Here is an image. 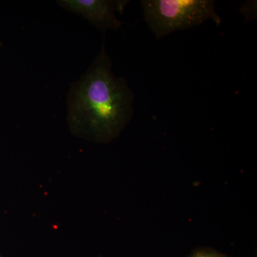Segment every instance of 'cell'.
<instances>
[{
	"mask_svg": "<svg viewBox=\"0 0 257 257\" xmlns=\"http://www.w3.org/2000/svg\"><path fill=\"white\" fill-rule=\"evenodd\" d=\"M135 94L123 77H116L104 44L67 96V124L76 138L108 144L119 138L134 114Z\"/></svg>",
	"mask_w": 257,
	"mask_h": 257,
	"instance_id": "cell-1",
	"label": "cell"
},
{
	"mask_svg": "<svg viewBox=\"0 0 257 257\" xmlns=\"http://www.w3.org/2000/svg\"><path fill=\"white\" fill-rule=\"evenodd\" d=\"M189 257H229L220 251H216L211 248H198L193 251Z\"/></svg>",
	"mask_w": 257,
	"mask_h": 257,
	"instance_id": "cell-4",
	"label": "cell"
},
{
	"mask_svg": "<svg viewBox=\"0 0 257 257\" xmlns=\"http://www.w3.org/2000/svg\"><path fill=\"white\" fill-rule=\"evenodd\" d=\"M128 1L111 0H60L57 4L71 13L81 15L93 26L106 32L118 30L122 23L116 12H122Z\"/></svg>",
	"mask_w": 257,
	"mask_h": 257,
	"instance_id": "cell-3",
	"label": "cell"
},
{
	"mask_svg": "<svg viewBox=\"0 0 257 257\" xmlns=\"http://www.w3.org/2000/svg\"><path fill=\"white\" fill-rule=\"evenodd\" d=\"M212 0H143L145 22L157 40L177 30L199 26L211 20L217 26L221 18L215 12Z\"/></svg>",
	"mask_w": 257,
	"mask_h": 257,
	"instance_id": "cell-2",
	"label": "cell"
},
{
	"mask_svg": "<svg viewBox=\"0 0 257 257\" xmlns=\"http://www.w3.org/2000/svg\"><path fill=\"white\" fill-rule=\"evenodd\" d=\"M0 257H2L1 255H0Z\"/></svg>",
	"mask_w": 257,
	"mask_h": 257,
	"instance_id": "cell-5",
	"label": "cell"
}]
</instances>
